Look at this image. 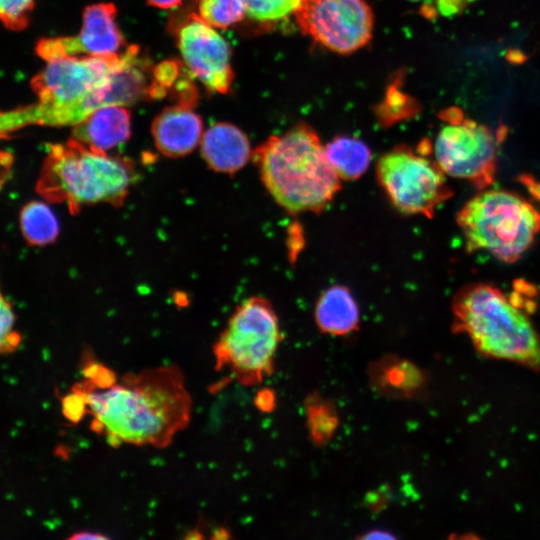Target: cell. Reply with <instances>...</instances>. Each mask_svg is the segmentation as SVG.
<instances>
[{
	"mask_svg": "<svg viewBox=\"0 0 540 540\" xmlns=\"http://www.w3.org/2000/svg\"><path fill=\"white\" fill-rule=\"evenodd\" d=\"M36 0H0V21L11 30L27 27Z\"/></svg>",
	"mask_w": 540,
	"mask_h": 540,
	"instance_id": "obj_24",
	"label": "cell"
},
{
	"mask_svg": "<svg viewBox=\"0 0 540 540\" xmlns=\"http://www.w3.org/2000/svg\"><path fill=\"white\" fill-rule=\"evenodd\" d=\"M21 335L15 329V315L9 301L0 290V354H9L17 350Z\"/></svg>",
	"mask_w": 540,
	"mask_h": 540,
	"instance_id": "obj_23",
	"label": "cell"
},
{
	"mask_svg": "<svg viewBox=\"0 0 540 540\" xmlns=\"http://www.w3.org/2000/svg\"><path fill=\"white\" fill-rule=\"evenodd\" d=\"M522 182L528 187L530 192L540 201V183L528 176L522 177Z\"/></svg>",
	"mask_w": 540,
	"mask_h": 540,
	"instance_id": "obj_29",
	"label": "cell"
},
{
	"mask_svg": "<svg viewBox=\"0 0 540 540\" xmlns=\"http://www.w3.org/2000/svg\"><path fill=\"white\" fill-rule=\"evenodd\" d=\"M281 339L271 303L252 296L236 308L214 343L215 369L228 368L240 384L256 385L272 372Z\"/></svg>",
	"mask_w": 540,
	"mask_h": 540,
	"instance_id": "obj_7",
	"label": "cell"
},
{
	"mask_svg": "<svg viewBox=\"0 0 540 540\" xmlns=\"http://www.w3.org/2000/svg\"><path fill=\"white\" fill-rule=\"evenodd\" d=\"M293 17L304 35L339 54L363 48L373 34V12L366 0H300Z\"/></svg>",
	"mask_w": 540,
	"mask_h": 540,
	"instance_id": "obj_10",
	"label": "cell"
},
{
	"mask_svg": "<svg viewBox=\"0 0 540 540\" xmlns=\"http://www.w3.org/2000/svg\"><path fill=\"white\" fill-rule=\"evenodd\" d=\"M469 252L485 250L498 260L517 261L540 233V213L521 197L483 190L458 212Z\"/></svg>",
	"mask_w": 540,
	"mask_h": 540,
	"instance_id": "obj_6",
	"label": "cell"
},
{
	"mask_svg": "<svg viewBox=\"0 0 540 540\" xmlns=\"http://www.w3.org/2000/svg\"><path fill=\"white\" fill-rule=\"evenodd\" d=\"M413 2L422 1L425 4L433 3V11L443 16L449 17L459 13L467 4L474 0H410Z\"/></svg>",
	"mask_w": 540,
	"mask_h": 540,
	"instance_id": "obj_25",
	"label": "cell"
},
{
	"mask_svg": "<svg viewBox=\"0 0 540 540\" xmlns=\"http://www.w3.org/2000/svg\"><path fill=\"white\" fill-rule=\"evenodd\" d=\"M130 135L131 114L122 105L99 108L73 129L74 139L99 152H107L123 144Z\"/></svg>",
	"mask_w": 540,
	"mask_h": 540,
	"instance_id": "obj_15",
	"label": "cell"
},
{
	"mask_svg": "<svg viewBox=\"0 0 540 540\" xmlns=\"http://www.w3.org/2000/svg\"><path fill=\"white\" fill-rule=\"evenodd\" d=\"M363 538H369V539H373V538H393V536L390 535L389 533H387L386 531L375 530V531L369 532L367 535L363 536Z\"/></svg>",
	"mask_w": 540,
	"mask_h": 540,
	"instance_id": "obj_31",
	"label": "cell"
},
{
	"mask_svg": "<svg viewBox=\"0 0 540 540\" xmlns=\"http://www.w3.org/2000/svg\"><path fill=\"white\" fill-rule=\"evenodd\" d=\"M20 229L31 245L53 243L59 234V224L51 208L40 201L26 204L20 212Z\"/></svg>",
	"mask_w": 540,
	"mask_h": 540,
	"instance_id": "obj_18",
	"label": "cell"
},
{
	"mask_svg": "<svg viewBox=\"0 0 540 540\" xmlns=\"http://www.w3.org/2000/svg\"><path fill=\"white\" fill-rule=\"evenodd\" d=\"M337 417L330 404L314 400L308 405V425L314 441H327L337 426Z\"/></svg>",
	"mask_w": 540,
	"mask_h": 540,
	"instance_id": "obj_22",
	"label": "cell"
},
{
	"mask_svg": "<svg viewBox=\"0 0 540 540\" xmlns=\"http://www.w3.org/2000/svg\"><path fill=\"white\" fill-rule=\"evenodd\" d=\"M443 125L432 146L434 160L445 175L467 180L479 190L494 182L501 140L488 126L463 117L457 108L440 116Z\"/></svg>",
	"mask_w": 540,
	"mask_h": 540,
	"instance_id": "obj_9",
	"label": "cell"
},
{
	"mask_svg": "<svg viewBox=\"0 0 540 540\" xmlns=\"http://www.w3.org/2000/svg\"><path fill=\"white\" fill-rule=\"evenodd\" d=\"M201 154L206 164L216 172L233 174L252 157L249 139L230 123H215L203 134Z\"/></svg>",
	"mask_w": 540,
	"mask_h": 540,
	"instance_id": "obj_14",
	"label": "cell"
},
{
	"mask_svg": "<svg viewBox=\"0 0 540 540\" xmlns=\"http://www.w3.org/2000/svg\"><path fill=\"white\" fill-rule=\"evenodd\" d=\"M108 537L106 535H103L101 533L97 532H91V531H82L73 534L69 537L71 540H85V539H107Z\"/></svg>",
	"mask_w": 540,
	"mask_h": 540,
	"instance_id": "obj_28",
	"label": "cell"
},
{
	"mask_svg": "<svg viewBox=\"0 0 540 540\" xmlns=\"http://www.w3.org/2000/svg\"><path fill=\"white\" fill-rule=\"evenodd\" d=\"M139 54V47L131 45L113 56L46 61L31 82L37 101L0 111V140L27 126H75L104 106H126V91L115 74Z\"/></svg>",
	"mask_w": 540,
	"mask_h": 540,
	"instance_id": "obj_2",
	"label": "cell"
},
{
	"mask_svg": "<svg viewBox=\"0 0 540 540\" xmlns=\"http://www.w3.org/2000/svg\"><path fill=\"white\" fill-rule=\"evenodd\" d=\"M300 0H245L246 15L252 20L271 24L293 16Z\"/></svg>",
	"mask_w": 540,
	"mask_h": 540,
	"instance_id": "obj_20",
	"label": "cell"
},
{
	"mask_svg": "<svg viewBox=\"0 0 540 540\" xmlns=\"http://www.w3.org/2000/svg\"><path fill=\"white\" fill-rule=\"evenodd\" d=\"M380 380L381 385L388 387L390 391L397 390L407 394L419 387L422 377L413 366L401 362L388 364L381 372Z\"/></svg>",
	"mask_w": 540,
	"mask_h": 540,
	"instance_id": "obj_21",
	"label": "cell"
},
{
	"mask_svg": "<svg viewBox=\"0 0 540 540\" xmlns=\"http://www.w3.org/2000/svg\"><path fill=\"white\" fill-rule=\"evenodd\" d=\"M199 17L215 28L227 29L246 16L245 0H199Z\"/></svg>",
	"mask_w": 540,
	"mask_h": 540,
	"instance_id": "obj_19",
	"label": "cell"
},
{
	"mask_svg": "<svg viewBox=\"0 0 540 540\" xmlns=\"http://www.w3.org/2000/svg\"><path fill=\"white\" fill-rule=\"evenodd\" d=\"M133 163L88 148L76 139L48 148L36 191L51 203L66 204L71 213L84 205H121L135 181Z\"/></svg>",
	"mask_w": 540,
	"mask_h": 540,
	"instance_id": "obj_5",
	"label": "cell"
},
{
	"mask_svg": "<svg viewBox=\"0 0 540 540\" xmlns=\"http://www.w3.org/2000/svg\"><path fill=\"white\" fill-rule=\"evenodd\" d=\"M314 316L317 327L334 336L356 331L360 321L357 302L343 285H333L322 292L316 302Z\"/></svg>",
	"mask_w": 540,
	"mask_h": 540,
	"instance_id": "obj_16",
	"label": "cell"
},
{
	"mask_svg": "<svg viewBox=\"0 0 540 540\" xmlns=\"http://www.w3.org/2000/svg\"><path fill=\"white\" fill-rule=\"evenodd\" d=\"M13 156L7 151L0 150V189L11 175Z\"/></svg>",
	"mask_w": 540,
	"mask_h": 540,
	"instance_id": "obj_26",
	"label": "cell"
},
{
	"mask_svg": "<svg viewBox=\"0 0 540 540\" xmlns=\"http://www.w3.org/2000/svg\"><path fill=\"white\" fill-rule=\"evenodd\" d=\"M256 405L262 411H270L274 407L275 397L272 391L264 389L256 397Z\"/></svg>",
	"mask_w": 540,
	"mask_h": 540,
	"instance_id": "obj_27",
	"label": "cell"
},
{
	"mask_svg": "<svg viewBox=\"0 0 540 540\" xmlns=\"http://www.w3.org/2000/svg\"><path fill=\"white\" fill-rule=\"evenodd\" d=\"M252 159L271 197L290 214L323 211L341 188L318 134L306 123L270 136Z\"/></svg>",
	"mask_w": 540,
	"mask_h": 540,
	"instance_id": "obj_3",
	"label": "cell"
},
{
	"mask_svg": "<svg viewBox=\"0 0 540 540\" xmlns=\"http://www.w3.org/2000/svg\"><path fill=\"white\" fill-rule=\"evenodd\" d=\"M192 105L177 102L153 120L151 131L156 148L168 157L191 153L201 142L203 121Z\"/></svg>",
	"mask_w": 540,
	"mask_h": 540,
	"instance_id": "obj_13",
	"label": "cell"
},
{
	"mask_svg": "<svg viewBox=\"0 0 540 540\" xmlns=\"http://www.w3.org/2000/svg\"><path fill=\"white\" fill-rule=\"evenodd\" d=\"M147 2L152 6L168 9L178 6L182 0H147Z\"/></svg>",
	"mask_w": 540,
	"mask_h": 540,
	"instance_id": "obj_30",
	"label": "cell"
},
{
	"mask_svg": "<svg viewBox=\"0 0 540 540\" xmlns=\"http://www.w3.org/2000/svg\"><path fill=\"white\" fill-rule=\"evenodd\" d=\"M116 14L117 9L112 3L87 6L77 35L42 39L36 46V52L46 61L60 57L119 54L125 40L117 26Z\"/></svg>",
	"mask_w": 540,
	"mask_h": 540,
	"instance_id": "obj_12",
	"label": "cell"
},
{
	"mask_svg": "<svg viewBox=\"0 0 540 540\" xmlns=\"http://www.w3.org/2000/svg\"><path fill=\"white\" fill-rule=\"evenodd\" d=\"M431 154L430 141L422 140L416 149L400 145L379 157L377 181L398 211L433 218L437 207L452 196L445 173Z\"/></svg>",
	"mask_w": 540,
	"mask_h": 540,
	"instance_id": "obj_8",
	"label": "cell"
},
{
	"mask_svg": "<svg viewBox=\"0 0 540 540\" xmlns=\"http://www.w3.org/2000/svg\"><path fill=\"white\" fill-rule=\"evenodd\" d=\"M523 307L495 286L468 284L452 300L453 330L485 356L539 369L540 335Z\"/></svg>",
	"mask_w": 540,
	"mask_h": 540,
	"instance_id": "obj_4",
	"label": "cell"
},
{
	"mask_svg": "<svg viewBox=\"0 0 540 540\" xmlns=\"http://www.w3.org/2000/svg\"><path fill=\"white\" fill-rule=\"evenodd\" d=\"M325 148L326 157L342 180H356L368 169L372 152L362 140L339 136L330 141Z\"/></svg>",
	"mask_w": 540,
	"mask_h": 540,
	"instance_id": "obj_17",
	"label": "cell"
},
{
	"mask_svg": "<svg viewBox=\"0 0 540 540\" xmlns=\"http://www.w3.org/2000/svg\"><path fill=\"white\" fill-rule=\"evenodd\" d=\"M177 45L189 72L208 90L227 93L234 79L227 42L199 15L191 14L176 32Z\"/></svg>",
	"mask_w": 540,
	"mask_h": 540,
	"instance_id": "obj_11",
	"label": "cell"
},
{
	"mask_svg": "<svg viewBox=\"0 0 540 540\" xmlns=\"http://www.w3.org/2000/svg\"><path fill=\"white\" fill-rule=\"evenodd\" d=\"M71 390L92 417L91 429L114 447L165 448L191 419L192 399L176 365L127 373L104 386L84 379Z\"/></svg>",
	"mask_w": 540,
	"mask_h": 540,
	"instance_id": "obj_1",
	"label": "cell"
}]
</instances>
